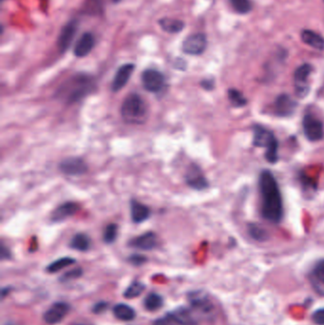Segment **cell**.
Wrapping results in <instances>:
<instances>
[{
	"mask_svg": "<svg viewBox=\"0 0 324 325\" xmlns=\"http://www.w3.org/2000/svg\"><path fill=\"white\" fill-rule=\"evenodd\" d=\"M258 186L263 200V216L267 221L278 224L284 216V204L274 175L268 170L263 171L260 175Z\"/></svg>",
	"mask_w": 324,
	"mask_h": 325,
	"instance_id": "cell-1",
	"label": "cell"
},
{
	"mask_svg": "<svg viewBox=\"0 0 324 325\" xmlns=\"http://www.w3.org/2000/svg\"><path fill=\"white\" fill-rule=\"evenodd\" d=\"M96 89L93 76L77 73L66 80L55 93V97L66 104H74L91 94Z\"/></svg>",
	"mask_w": 324,
	"mask_h": 325,
	"instance_id": "cell-2",
	"label": "cell"
},
{
	"mask_svg": "<svg viewBox=\"0 0 324 325\" xmlns=\"http://www.w3.org/2000/svg\"><path fill=\"white\" fill-rule=\"evenodd\" d=\"M120 113L122 119L129 125H143L148 118V106L138 93H129L123 101Z\"/></svg>",
	"mask_w": 324,
	"mask_h": 325,
	"instance_id": "cell-3",
	"label": "cell"
},
{
	"mask_svg": "<svg viewBox=\"0 0 324 325\" xmlns=\"http://www.w3.org/2000/svg\"><path fill=\"white\" fill-rule=\"evenodd\" d=\"M253 144L266 148L265 158L269 163L275 164L278 161V141L270 131L263 126H255Z\"/></svg>",
	"mask_w": 324,
	"mask_h": 325,
	"instance_id": "cell-4",
	"label": "cell"
},
{
	"mask_svg": "<svg viewBox=\"0 0 324 325\" xmlns=\"http://www.w3.org/2000/svg\"><path fill=\"white\" fill-rule=\"evenodd\" d=\"M141 80L144 89L149 93H160L165 86V75L154 69L144 71L141 75Z\"/></svg>",
	"mask_w": 324,
	"mask_h": 325,
	"instance_id": "cell-5",
	"label": "cell"
},
{
	"mask_svg": "<svg viewBox=\"0 0 324 325\" xmlns=\"http://www.w3.org/2000/svg\"><path fill=\"white\" fill-rule=\"evenodd\" d=\"M313 68L309 64H304L295 71L294 73V86L296 94L299 98H305L309 93L308 78L311 74Z\"/></svg>",
	"mask_w": 324,
	"mask_h": 325,
	"instance_id": "cell-6",
	"label": "cell"
},
{
	"mask_svg": "<svg viewBox=\"0 0 324 325\" xmlns=\"http://www.w3.org/2000/svg\"><path fill=\"white\" fill-rule=\"evenodd\" d=\"M303 125L305 136L309 141L317 142L323 138V124L317 117L311 114H306L304 118Z\"/></svg>",
	"mask_w": 324,
	"mask_h": 325,
	"instance_id": "cell-7",
	"label": "cell"
},
{
	"mask_svg": "<svg viewBox=\"0 0 324 325\" xmlns=\"http://www.w3.org/2000/svg\"><path fill=\"white\" fill-rule=\"evenodd\" d=\"M207 45V39L204 33H194L187 36L183 44L182 50L184 53L190 55H200L204 53Z\"/></svg>",
	"mask_w": 324,
	"mask_h": 325,
	"instance_id": "cell-8",
	"label": "cell"
},
{
	"mask_svg": "<svg viewBox=\"0 0 324 325\" xmlns=\"http://www.w3.org/2000/svg\"><path fill=\"white\" fill-rule=\"evenodd\" d=\"M186 185L195 190H204L208 186V182L200 166L191 164L187 167L185 174Z\"/></svg>",
	"mask_w": 324,
	"mask_h": 325,
	"instance_id": "cell-9",
	"label": "cell"
},
{
	"mask_svg": "<svg viewBox=\"0 0 324 325\" xmlns=\"http://www.w3.org/2000/svg\"><path fill=\"white\" fill-rule=\"evenodd\" d=\"M70 306L65 301L54 302L53 306L47 309L43 315V320L47 324L55 325L65 319L70 312Z\"/></svg>",
	"mask_w": 324,
	"mask_h": 325,
	"instance_id": "cell-10",
	"label": "cell"
},
{
	"mask_svg": "<svg viewBox=\"0 0 324 325\" xmlns=\"http://www.w3.org/2000/svg\"><path fill=\"white\" fill-rule=\"evenodd\" d=\"M86 162L79 157H69L61 161L59 170L69 176H81L88 171Z\"/></svg>",
	"mask_w": 324,
	"mask_h": 325,
	"instance_id": "cell-11",
	"label": "cell"
},
{
	"mask_svg": "<svg viewBox=\"0 0 324 325\" xmlns=\"http://www.w3.org/2000/svg\"><path fill=\"white\" fill-rule=\"evenodd\" d=\"M78 23L76 20H71L60 31L57 38V47L60 53H65L73 43L74 36L77 33Z\"/></svg>",
	"mask_w": 324,
	"mask_h": 325,
	"instance_id": "cell-12",
	"label": "cell"
},
{
	"mask_svg": "<svg viewBox=\"0 0 324 325\" xmlns=\"http://www.w3.org/2000/svg\"><path fill=\"white\" fill-rule=\"evenodd\" d=\"M128 246L140 250H153L158 246V237L153 231H148L131 240Z\"/></svg>",
	"mask_w": 324,
	"mask_h": 325,
	"instance_id": "cell-13",
	"label": "cell"
},
{
	"mask_svg": "<svg viewBox=\"0 0 324 325\" xmlns=\"http://www.w3.org/2000/svg\"><path fill=\"white\" fill-rule=\"evenodd\" d=\"M134 69H135V66L132 63H127V64L120 67L113 77V83H112V91L113 92L117 93L126 86L133 75Z\"/></svg>",
	"mask_w": 324,
	"mask_h": 325,
	"instance_id": "cell-14",
	"label": "cell"
},
{
	"mask_svg": "<svg viewBox=\"0 0 324 325\" xmlns=\"http://www.w3.org/2000/svg\"><path fill=\"white\" fill-rule=\"evenodd\" d=\"M80 206L74 202H66L57 206L51 215L53 223H61L69 219L79 211Z\"/></svg>",
	"mask_w": 324,
	"mask_h": 325,
	"instance_id": "cell-15",
	"label": "cell"
},
{
	"mask_svg": "<svg viewBox=\"0 0 324 325\" xmlns=\"http://www.w3.org/2000/svg\"><path fill=\"white\" fill-rule=\"evenodd\" d=\"M297 103L288 94H280L275 100L274 111L278 116L287 117L295 112Z\"/></svg>",
	"mask_w": 324,
	"mask_h": 325,
	"instance_id": "cell-16",
	"label": "cell"
},
{
	"mask_svg": "<svg viewBox=\"0 0 324 325\" xmlns=\"http://www.w3.org/2000/svg\"><path fill=\"white\" fill-rule=\"evenodd\" d=\"M312 288L319 296L324 297V259L319 261L309 274Z\"/></svg>",
	"mask_w": 324,
	"mask_h": 325,
	"instance_id": "cell-17",
	"label": "cell"
},
{
	"mask_svg": "<svg viewBox=\"0 0 324 325\" xmlns=\"http://www.w3.org/2000/svg\"><path fill=\"white\" fill-rule=\"evenodd\" d=\"M95 45V37L93 33H85L82 34L79 40L76 42V45L74 47V55L77 57H85L89 53L93 51Z\"/></svg>",
	"mask_w": 324,
	"mask_h": 325,
	"instance_id": "cell-18",
	"label": "cell"
},
{
	"mask_svg": "<svg viewBox=\"0 0 324 325\" xmlns=\"http://www.w3.org/2000/svg\"><path fill=\"white\" fill-rule=\"evenodd\" d=\"M150 214L152 211L148 206L136 200H133L131 202V217L133 223L141 224L148 219Z\"/></svg>",
	"mask_w": 324,
	"mask_h": 325,
	"instance_id": "cell-19",
	"label": "cell"
},
{
	"mask_svg": "<svg viewBox=\"0 0 324 325\" xmlns=\"http://www.w3.org/2000/svg\"><path fill=\"white\" fill-rule=\"evenodd\" d=\"M301 39L308 46L312 47L318 51L324 50V38L318 33L313 32L311 30H305L301 33Z\"/></svg>",
	"mask_w": 324,
	"mask_h": 325,
	"instance_id": "cell-20",
	"label": "cell"
},
{
	"mask_svg": "<svg viewBox=\"0 0 324 325\" xmlns=\"http://www.w3.org/2000/svg\"><path fill=\"white\" fill-rule=\"evenodd\" d=\"M190 302H191V306L200 312L210 314L213 310V305L211 301L207 298V296L205 295H201L199 293L192 295Z\"/></svg>",
	"mask_w": 324,
	"mask_h": 325,
	"instance_id": "cell-21",
	"label": "cell"
},
{
	"mask_svg": "<svg viewBox=\"0 0 324 325\" xmlns=\"http://www.w3.org/2000/svg\"><path fill=\"white\" fill-rule=\"evenodd\" d=\"M92 241L85 233H77L73 236L70 242V247L74 250L85 252L91 248Z\"/></svg>",
	"mask_w": 324,
	"mask_h": 325,
	"instance_id": "cell-22",
	"label": "cell"
},
{
	"mask_svg": "<svg viewBox=\"0 0 324 325\" xmlns=\"http://www.w3.org/2000/svg\"><path fill=\"white\" fill-rule=\"evenodd\" d=\"M114 317L122 321H131L135 319L136 313L132 306L125 304H118L113 307Z\"/></svg>",
	"mask_w": 324,
	"mask_h": 325,
	"instance_id": "cell-23",
	"label": "cell"
},
{
	"mask_svg": "<svg viewBox=\"0 0 324 325\" xmlns=\"http://www.w3.org/2000/svg\"><path fill=\"white\" fill-rule=\"evenodd\" d=\"M159 25L166 33H178L185 28V22L170 17H164L159 20Z\"/></svg>",
	"mask_w": 324,
	"mask_h": 325,
	"instance_id": "cell-24",
	"label": "cell"
},
{
	"mask_svg": "<svg viewBox=\"0 0 324 325\" xmlns=\"http://www.w3.org/2000/svg\"><path fill=\"white\" fill-rule=\"evenodd\" d=\"M164 306L163 297L157 293H150L144 299V307L149 312H155Z\"/></svg>",
	"mask_w": 324,
	"mask_h": 325,
	"instance_id": "cell-25",
	"label": "cell"
},
{
	"mask_svg": "<svg viewBox=\"0 0 324 325\" xmlns=\"http://www.w3.org/2000/svg\"><path fill=\"white\" fill-rule=\"evenodd\" d=\"M75 259L71 258V257H63L60 259L54 261L53 263H51L49 266H47V272L50 274L53 273H57L61 271L62 269L66 268L68 266H72L73 264H75Z\"/></svg>",
	"mask_w": 324,
	"mask_h": 325,
	"instance_id": "cell-26",
	"label": "cell"
},
{
	"mask_svg": "<svg viewBox=\"0 0 324 325\" xmlns=\"http://www.w3.org/2000/svg\"><path fill=\"white\" fill-rule=\"evenodd\" d=\"M146 289V286L141 281H133L124 292V297L126 299H135L142 295Z\"/></svg>",
	"mask_w": 324,
	"mask_h": 325,
	"instance_id": "cell-27",
	"label": "cell"
},
{
	"mask_svg": "<svg viewBox=\"0 0 324 325\" xmlns=\"http://www.w3.org/2000/svg\"><path fill=\"white\" fill-rule=\"evenodd\" d=\"M104 7V0H86L84 5L85 13L96 15L102 13Z\"/></svg>",
	"mask_w": 324,
	"mask_h": 325,
	"instance_id": "cell-28",
	"label": "cell"
},
{
	"mask_svg": "<svg viewBox=\"0 0 324 325\" xmlns=\"http://www.w3.org/2000/svg\"><path fill=\"white\" fill-rule=\"evenodd\" d=\"M228 99L230 101L232 106L236 107H241L247 104V99L244 96V94L235 89H230L228 91Z\"/></svg>",
	"mask_w": 324,
	"mask_h": 325,
	"instance_id": "cell-29",
	"label": "cell"
},
{
	"mask_svg": "<svg viewBox=\"0 0 324 325\" xmlns=\"http://www.w3.org/2000/svg\"><path fill=\"white\" fill-rule=\"evenodd\" d=\"M118 236V226L116 224H110L105 227L103 232V240L107 245L113 244Z\"/></svg>",
	"mask_w": 324,
	"mask_h": 325,
	"instance_id": "cell-30",
	"label": "cell"
},
{
	"mask_svg": "<svg viewBox=\"0 0 324 325\" xmlns=\"http://www.w3.org/2000/svg\"><path fill=\"white\" fill-rule=\"evenodd\" d=\"M248 232L250 234L252 238L256 241L260 242H264L266 241L268 238V234L265 231L263 227L256 225V224H251L248 226Z\"/></svg>",
	"mask_w": 324,
	"mask_h": 325,
	"instance_id": "cell-31",
	"label": "cell"
},
{
	"mask_svg": "<svg viewBox=\"0 0 324 325\" xmlns=\"http://www.w3.org/2000/svg\"><path fill=\"white\" fill-rule=\"evenodd\" d=\"M233 9L239 13L245 14L249 13L252 10V3L250 0H230Z\"/></svg>",
	"mask_w": 324,
	"mask_h": 325,
	"instance_id": "cell-32",
	"label": "cell"
},
{
	"mask_svg": "<svg viewBox=\"0 0 324 325\" xmlns=\"http://www.w3.org/2000/svg\"><path fill=\"white\" fill-rule=\"evenodd\" d=\"M82 275H83L82 268H80V267L73 268L72 270H70V271L65 273V274L60 278V281L65 283V281H70V280H73V279H78Z\"/></svg>",
	"mask_w": 324,
	"mask_h": 325,
	"instance_id": "cell-33",
	"label": "cell"
},
{
	"mask_svg": "<svg viewBox=\"0 0 324 325\" xmlns=\"http://www.w3.org/2000/svg\"><path fill=\"white\" fill-rule=\"evenodd\" d=\"M312 319L317 325H324V308L318 309L313 313Z\"/></svg>",
	"mask_w": 324,
	"mask_h": 325,
	"instance_id": "cell-34",
	"label": "cell"
},
{
	"mask_svg": "<svg viewBox=\"0 0 324 325\" xmlns=\"http://www.w3.org/2000/svg\"><path fill=\"white\" fill-rule=\"evenodd\" d=\"M128 261L131 264H133V266H139L146 263V257L143 256V255H140V254H134L128 258Z\"/></svg>",
	"mask_w": 324,
	"mask_h": 325,
	"instance_id": "cell-35",
	"label": "cell"
},
{
	"mask_svg": "<svg viewBox=\"0 0 324 325\" xmlns=\"http://www.w3.org/2000/svg\"><path fill=\"white\" fill-rule=\"evenodd\" d=\"M0 257H1L2 261H4V259H10L12 258V252L10 251V249H9L4 244H1V247H0Z\"/></svg>",
	"mask_w": 324,
	"mask_h": 325,
	"instance_id": "cell-36",
	"label": "cell"
},
{
	"mask_svg": "<svg viewBox=\"0 0 324 325\" xmlns=\"http://www.w3.org/2000/svg\"><path fill=\"white\" fill-rule=\"evenodd\" d=\"M106 307H107V302H105V301L97 302L95 306H93V313L99 314V313L104 312L106 310Z\"/></svg>",
	"mask_w": 324,
	"mask_h": 325,
	"instance_id": "cell-37",
	"label": "cell"
},
{
	"mask_svg": "<svg viewBox=\"0 0 324 325\" xmlns=\"http://www.w3.org/2000/svg\"><path fill=\"white\" fill-rule=\"evenodd\" d=\"M201 86H203L205 90L210 91L214 88V80L205 79L201 82Z\"/></svg>",
	"mask_w": 324,
	"mask_h": 325,
	"instance_id": "cell-38",
	"label": "cell"
},
{
	"mask_svg": "<svg viewBox=\"0 0 324 325\" xmlns=\"http://www.w3.org/2000/svg\"><path fill=\"white\" fill-rule=\"evenodd\" d=\"M10 291V288L9 287H4L2 288V291H1V295H2V299H4L7 296V294Z\"/></svg>",
	"mask_w": 324,
	"mask_h": 325,
	"instance_id": "cell-39",
	"label": "cell"
},
{
	"mask_svg": "<svg viewBox=\"0 0 324 325\" xmlns=\"http://www.w3.org/2000/svg\"><path fill=\"white\" fill-rule=\"evenodd\" d=\"M113 2H114V3H118V2H120V1H121V0H113Z\"/></svg>",
	"mask_w": 324,
	"mask_h": 325,
	"instance_id": "cell-40",
	"label": "cell"
}]
</instances>
